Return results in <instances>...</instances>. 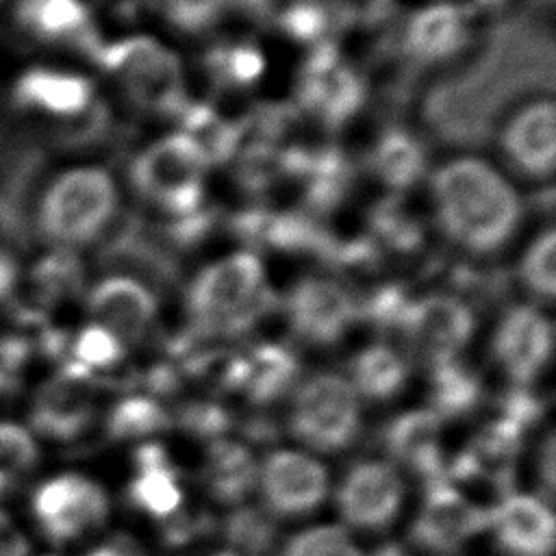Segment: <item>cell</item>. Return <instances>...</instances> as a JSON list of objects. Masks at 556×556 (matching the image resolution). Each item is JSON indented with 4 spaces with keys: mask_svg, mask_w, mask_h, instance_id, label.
<instances>
[{
    "mask_svg": "<svg viewBox=\"0 0 556 556\" xmlns=\"http://www.w3.org/2000/svg\"><path fill=\"white\" fill-rule=\"evenodd\" d=\"M211 530V519L206 515H198V513H174L163 521L161 534H163V543L169 547H178V545H187L191 543L195 536L204 534Z\"/></svg>",
    "mask_w": 556,
    "mask_h": 556,
    "instance_id": "60d3db41",
    "label": "cell"
},
{
    "mask_svg": "<svg viewBox=\"0 0 556 556\" xmlns=\"http://www.w3.org/2000/svg\"><path fill=\"white\" fill-rule=\"evenodd\" d=\"M174 417L148 395H130L119 400L106 415V437L113 441L143 439L167 430Z\"/></svg>",
    "mask_w": 556,
    "mask_h": 556,
    "instance_id": "1f68e13d",
    "label": "cell"
},
{
    "mask_svg": "<svg viewBox=\"0 0 556 556\" xmlns=\"http://www.w3.org/2000/svg\"><path fill=\"white\" fill-rule=\"evenodd\" d=\"M493 356L515 387H526L552 356V324L532 306H515L500 321Z\"/></svg>",
    "mask_w": 556,
    "mask_h": 556,
    "instance_id": "ffe728a7",
    "label": "cell"
},
{
    "mask_svg": "<svg viewBox=\"0 0 556 556\" xmlns=\"http://www.w3.org/2000/svg\"><path fill=\"white\" fill-rule=\"evenodd\" d=\"M96 395L98 380L93 374L74 363H63L33 393L28 410L30 432L59 443L76 441L93 421Z\"/></svg>",
    "mask_w": 556,
    "mask_h": 556,
    "instance_id": "4fadbf2b",
    "label": "cell"
},
{
    "mask_svg": "<svg viewBox=\"0 0 556 556\" xmlns=\"http://www.w3.org/2000/svg\"><path fill=\"white\" fill-rule=\"evenodd\" d=\"M371 556H408V554H406L404 547H400L397 543H384V545H380Z\"/></svg>",
    "mask_w": 556,
    "mask_h": 556,
    "instance_id": "bcb514c9",
    "label": "cell"
},
{
    "mask_svg": "<svg viewBox=\"0 0 556 556\" xmlns=\"http://www.w3.org/2000/svg\"><path fill=\"white\" fill-rule=\"evenodd\" d=\"M554 254H556V235L554 226L547 224L521 254L519 261V278L523 287L545 302H549L556 293V278H554Z\"/></svg>",
    "mask_w": 556,
    "mask_h": 556,
    "instance_id": "836d02e7",
    "label": "cell"
},
{
    "mask_svg": "<svg viewBox=\"0 0 556 556\" xmlns=\"http://www.w3.org/2000/svg\"><path fill=\"white\" fill-rule=\"evenodd\" d=\"M491 156L523 187H552L556 172V102L552 91H530L497 113Z\"/></svg>",
    "mask_w": 556,
    "mask_h": 556,
    "instance_id": "52a82bcc",
    "label": "cell"
},
{
    "mask_svg": "<svg viewBox=\"0 0 556 556\" xmlns=\"http://www.w3.org/2000/svg\"><path fill=\"white\" fill-rule=\"evenodd\" d=\"M539 473L543 478L545 484V495L549 497L554 491V437L547 434L543 450H541V465H539Z\"/></svg>",
    "mask_w": 556,
    "mask_h": 556,
    "instance_id": "f6af8a7d",
    "label": "cell"
},
{
    "mask_svg": "<svg viewBox=\"0 0 556 556\" xmlns=\"http://www.w3.org/2000/svg\"><path fill=\"white\" fill-rule=\"evenodd\" d=\"M289 428L319 452H339L358 437V393L339 374H317L295 391Z\"/></svg>",
    "mask_w": 556,
    "mask_h": 556,
    "instance_id": "ba28073f",
    "label": "cell"
},
{
    "mask_svg": "<svg viewBox=\"0 0 556 556\" xmlns=\"http://www.w3.org/2000/svg\"><path fill=\"white\" fill-rule=\"evenodd\" d=\"M404 486L397 471L378 460L354 465L337 491L341 517L361 530H382L400 513Z\"/></svg>",
    "mask_w": 556,
    "mask_h": 556,
    "instance_id": "e0dca14e",
    "label": "cell"
},
{
    "mask_svg": "<svg viewBox=\"0 0 556 556\" xmlns=\"http://www.w3.org/2000/svg\"><path fill=\"white\" fill-rule=\"evenodd\" d=\"M20 285V265L11 252L0 250V304L11 300Z\"/></svg>",
    "mask_w": 556,
    "mask_h": 556,
    "instance_id": "7bdbcfd3",
    "label": "cell"
},
{
    "mask_svg": "<svg viewBox=\"0 0 556 556\" xmlns=\"http://www.w3.org/2000/svg\"><path fill=\"white\" fill-rule=\"evenodd\" d=\"M280 556H363L350 536L334 526H321L293 536Z\"/></svg>",
    "mask_w": 556,
    "mask_h": 556,
    "instance_id": "74e56055",
    "label": "cell"
},
{
    "mask_svg": "<svg viewBox=\"0 0 556 556\" xmlns=\"http://www.w3.org/2000/svg\"><path fill=\"white\" fill-rule=\"evenodd\" d=\"M276 304L258 254L235 250L202 267L191 280L185 295L191 321L187 332L198 341L245 334L271 315Z\"/></svg>",
    "mask_w": 556,
    "mask_h": 556,
    "instance_id": "5b68a950",
    "label": "cell"
},
{
    "mask_svg": "<svg viewBox=\"0 0 556 556\" xmlns=\"http://www.w3.org/2000/svg\"><path fill=\"white\" fill-rule=\"evenodd\" d=\"M137 476L128 484V502L154 519H167L182 502L176 467L161 443H141L135 450Z\"/></svg>",
    "mask_w": 556,
    "mask_h": 556,
    "instance_id": "484cf974",
    "label": "cell"
},
{
    "mask_svg": "<svg viewBox=\"0 0 556 556\" xmlns=\"http://www.w3.org/2000/svg\"><path fill=\"white\" fill-rule=\"evenodd\" d=\"M85 291V267L76 252L50 248L28 271V306L24 317L41 321L43 311L61 302H72Z\"/></svg>",
    "mask_w": 556,
    "mask_h": 556,
    "instance_id": "4316f807",
    "label": "cell"
},
{
    "mask_svg": "<svg viewBox=\"0 0 556 556\" xmlns=\"http://www.w3.org/2000/svg\"><path fill=\"white\" fill-rule=\"evenodd\" d=\"M258 482L267 513L280 517L315 510L328 491L324 465L291 450L269 454L258 469Z\"/></svg>",
    "mask_w": 556,
    "mask_h": 556,
    "instance_id": "2e32d148",
    "label": "cell"
},
{
    "mask_svg": "<svg viewBox=\"0 0 556 556\" xmlns=\"http://www.w3.org/2000/svg\"><path fill=\"white\" fill-rule=\"evenodd\" d=\"M124 358V345L98 324L85 326L74 339H70L65 363H74L89 374L111 369Z\"/></svg>",
    "mask_w": 556,
    "mask_h": 556,
    "instance_id": "e575fe53",
    "label": "cell"
},
{
    "mask_svg": "<svg viewBox=\"0 0 556 556\" xmlns=\"http://www.w3.org/2000/svg\"><path fill=\"white\" fill-rule=\"evenodd\" d=\"M300 376L298 356L278 343H263L243 356H230L222 387L241 391L252 404H271Z\"/></svg>",
    "mask_w": 556,
    "mask_h": 556,
    "instance_id": "7402d4cb",
    "label": "cell"
},
{
    "mask_svg": "<svg viewBox=\"0 0 556 556\" xmlns=\"http://www.w3.org/2000/svg\"><path fill=\"white\" fill-rule=\"evenodd\" d=\"M332 28L374 30L387 24L395 11V0H321Z\"/></svg>",
    "mask_w": 556,
    "mask_h": 556,
    "instance_id": "8d00e7d4",
    "label": "cell"
},
{
    "mask_svg": "<svg viewBox=\"0 0 556 556\" xmlns=\"http://www.w3.org/2000/svg\"><path fill=\"white\" fill-rule=\"evenodd\" d=\"M213 556H237V554H232V552H219V554H213Z\"/></svg>",
    "mask_w": 556,
    "mask_h": 556,
    "instance_id": "7dc6e473",
    "label": "cell"
},
{
    "mask_svg": "<svg viewBox=\"0 0 556 556\" xmlns=\"http://www.w3.org/2000/svg\"><path fill=\"white\" fill-rule=\"evenodd\" d=\"M15 111L61 132L89 137L109 124V102L91 72L63 63H30L11 83Z\"/></svg>",
    "mask_w": 556,
    "mask_h": 556,
    "instance_id": "8992f818",
    "label": "cell"
},
{
    "mask_svg": "<svg viewBox=\"0 0 556 556\" xmlns=\"http://www.w3.org/2000/svg\"><path fill=\"white\" fill-rule=\"evenodd\" d=\"M93 324L111 332L124 348L139 343L156 315V293L143 282L109 271L87 293Z\"/></svg>",
    "mask_w": 556,
    "mask_h": 556,
    "instance_id": "ac0fdd59",
    "label": "cell"
},
{
    "mask_svg": "<svg viewBox=\"0 0 556 556\" xmlns=\"http://www.w3.org/2000/svg\"><path fill=\"white\" fill-rule=\"evenodd\" d=\"M491 528L506 556H552L554 517L541 500L528 495L504 497L493 510Z\"/></svg>",
    "mask_w": 556,
    "mask_h": 556,
    "instance_id": "603a6c76",
    "label": "cell"
},
{
    "mask_svg": "<svg viewBox=\"0 0 556 556\" xmlns=\"http://www.w3.org/2000/svg\"><path fill=\"white\" fill-rule=\"evenodd\" d=\"M89 61L113 87L117 102L139 117L178 119L189 104V70L174 39L148 28L102 35Z\"/></svg>",
    "mask_w": 556,
    "mask_h": 556,
    "instance_id": "3957f363",
    "label": "cell"
},
{
    "mask_svg": "<svg viewBox=\"0 0 556 556\" xmlns=\"http://www.w3.org/2000/svg\"><path fill=\"white\" fill-rule=\"evenodd\" d=\"M28 539L26 534L17 528V523L0 510V556H28Z\"/></svg>",
    "mask_w": 556,
    "mask_h": 556,
    "instance_id": "b9f144b4",
    "label": "cell"
},
{
    "mask_svg": "<svg viewBox=\"0 0 556 556\" xmlns=\"http://www.w3.org/2000/svg\"><path fill=\"white\" fill-rule=\"evenodd\" d=\"M174 424H178L185 432L198 439H211L217 441L224 437V432L232 426L230 413L219 406V404H208V402H191L185 404Z\"/></svg>",
    "mask_w": 556,
    "mask_h": 556,
    "instance_id": "ab89813d",
    "label": "cell"
},
{
    "mask_svg": "<svg viewBox=\"0 0 556 556\" xmlns=\"http://www.w3.org/2000/svg\"><path fill=\"white\" fill-rule=\"evenodd\" d=\"M224 534L235 549L248 556H267L276 543L278 530L269 513L254 506H241L226 517Z\"/></svg>",
    "mask_w": 556,
    "mask_h": 556,
    "instance_id": "d6a6232c",
    "label": "cell"
},
{
    "mask_svg": "<svg viewBox=\"0 0 556 556\" xmlns=\"http://www.w3.org/2000/svg\"><path fill=\"white\" fill-rule=\"evenodd\" d=\"M363 74L332 41L308 48L295 74V106L313 122L334 128L350 122L365 104Z\"/></svg>",
    "mask_w": 556,
    "mask_h": 556,
    "instance_id": "9c48e42d",
    "label": "cell"
},
{
    "mask_svg": "<svg viewBox=\"0 0 556 556\" xmlns=\"http://www.w3.org/2000/svg\"><path fill=\"white\" fill-rule=\"evenodd\" d=\"M493 510L471 502L447 480L426 484L424 506L410 528V539L437 556H454L478 532L491 526Z\"/></svg>",
    "mask_w": 556,
    "mask_h": 556,
    "instance_id": "5bb4252c",
    "label": "cell"
},
{
    "mask_svg": "<svg viewBox=\"0 0 556 556\" xmlns=\"http://www.w3.org/2000/svg\"><path fill=\"white\" fill-rule=\"evenodd\" d=\"M350 374V384L356 393L369 400H391L404 389L410 367L402 354L384 343H376L352 358Z\"/></svg>",
    "mask_w": 556,
    "mask_h": 556,
    "instance_id": "f1b7e54d",
    "label": "cell"
},
{
    "mask_svg": "<svg viewBox=\"0 0 556 556\" xmlns=\"http://www.w3.org/2000/svg\"><path fill=\"white\" fill-rule=\"evenodd\" d=\"M87 556H143L137 547V543L124 534H117L109 539L106 543L93 547Z\"/></svg>",
    "mask_w": 556,
    "mask_h": 556,
    "instance_id": "ee69618b",
    "label": "cell"
},
{
    "mask_svg": "<svg viewBox=\"0 0 556 556\" xmlns=\"http://www.w3.org/2000/svg\"><path fill=\"white\" fill-rule=\"evenodd\" d=\"M37 463L39 445L30 428L11 419H0V476L15 482L20 476L33 471Z\"/></svg>",
    "mask_w": 556,
    "mask_h": 556,
    "instance_id": "d590c367",
    "label": "cell"
},
{
    "mask_svg": "<svg viewBox=\"0 0 556 556\" xmlns=\"http://www.w3.org/2000/svg\"><path fill=\"white\" fill-rule=\"evenodd\" d=\"M482 22L463 0H426L400 26V50L419 70L452 65L469 54Z\"/></svg>",
    "mask_w": 556,
    "mask_h": 556,
    "instance_id": "30bf717a",
    "label": "cell"
},
{
    "mask_svg": "<svg viewBox=\"0 0 556 556\" xmlns=\"http://www.w3.org/2000/svg\"><path fill=\"white\" fill-rule=\"evenodd\" d=\"M291 332L311 345H332L358 319V298L330 278H302L285 300Z\"/></svg>",
    "mask_w": 556,
    "mask_h": 556,
    "instance_id": "9a60e30c",
    "label": "cell"
},
{
    "mask_svg": "<svg viewBox=\"0 0 556 556\" xmlns=\"http://www.w3.org/2000/svg\"><path fill=\"white\" fill-rule=\"evenodd\" d=\"M430 163L424 141L404 128L380 132L365 154L367 172L389 195H404L415 185H424Z\"/></svg>",
    "mask_w": 556,
    "mask_h": 556,
    "instance_id": "d4e9b609",
    "label": "cell"
},
{
    "mask_svg": "<svg viewBox=\"0 0 556 556\" xmlns=\"http://www.w3.org/2000/svg\"><path fill=\"white\" fill-rule=\"evenodd\" d=\"M473 326L476 317L463 300L434 293L408 302L395 339L410 356L434 369L456 361L458 352L469 343Z\"/></svg>",
    "mask_w": 556,
    "mask_h": 556,
    "instance_id": "7c38bea8",
    "label": "cell"
},
{
    "mask_svg": "<svg viewBox=\"0 0 556 556\" xmlns=\"http://www.w3.org/2000/svg\"><path fill=\"white\" fill-rule=\"evenodd\" d=\"M30 510L39 532L50 543L63 545L100 528L109 515V500L91 478L65 471L33 491Z\"/></svg>",
    "mask_w": 556,
    "mask_h": 556,
    "instance_id": "8fae6325",
    "label": "cell"
},
{
    "mask_svg": "<svg viewBox=\"0 0 556 556\" xmlns=\"http://www.w3.org/2000/svg\"><path fill=\"white\" fill-rule=\"evenodd\" d=\"M256 478L258 467L245 445L228 439L211 441L204 463V482L217 502H241L252 491Z\"/></svg>",
    "mask_w": 556,
    "mask_h": 556,
    "instance_id": "83f0119b",
    "label": "cell"
},
{
    "mask_svg": "<svg viewBox=\"0 0 556 556\" xmlns=\"http://www.w3.org/2000/svg\"><path fill=\"white\" fill-rule=\"evenodd\" d=\"M202 74L213 89L245 93L263 85L267 76V54L258 41L245 35H222L206 39Z\"/></svg>",
    "mask_w": 556,
    "mask_h": 556,
    "instance_id": "cb8c5ba5",
    "label": "cell"
},
{
    "mask_svg": "<svg viewBox=\"0 0 556 556\" xmlns=\"http://www.w3.org/2000/svg\"><path fill=\"white\" fill-rule=\"evenodd\" d=\"M17 26L35 41L91 54L102 37L89 0H17Z\"/></svg>",
    "mask_w": 556,
    "mask_h": 556,
    "instance_id": "d6986e66",
    "label": "cell"
},
{
    "mask_svg": "<svg viewBox=\"0 0 556 556\" xmlns=\"http://www.w3.org/2000/svg\"><path fill=\"white\" fill-rule=\"evenodd\" d=\"M128 200L122 172L100 159H76L52 169L33 204V226L48 248L78 252L117 235Z\"/></svg>",
    "mask_w": 556,
    "mask_h": 556,
    "instance_id": "7a4b0ae2",
    "label": "cell"
},
{
    "mask_svg": "<svg viewBox=\"0 0 556 556\" xmlns=\"http://www.w3.org/2000/svg\"><path fill=\"white\" fill-rule=\"evenodd\" d=\"M443 419L430 408L408 410L391 419L382 430L384 450L424 480V484L445 480V458L441 450Z\"/></svg>",
    "mask_w": 556,
    "mask_h": 556,
    "instance_id": "44dd1931",
    "label": "cell"
},
{
    "mask_svg": "<svg viewBox=\"0 0 556 556\" xmlns=\"http://www.w3.org/2000/svg\"><path fill=\"white\" fill-rule=\"evenodd\" d=\"M213 167L208 152L193 135L180 126H167L139 141L119 172L128 198L161 222H174L208 206Z\"/></svg>",
    "mask_w": 556,
    "mask_h": 556,
    "instance_id": "277c9868",
    "label": "cell"
},
{
    "mask_svg": "<svg viewBox=\"0 0 556 556\" xmlns=\"http://www.w3.org/2000/svg\"><path fill=\"white\" fill-rule=\"evenodd\" d=\"M237 9V0H159L156 22L169 39H211Z\"/></svg>",
    "mask_w": 556,
    "mask_h": 556,
    "instance_id": "f546056e",
    "label": "cell"
},
{
    "mask_svg": "<svg viewBox=\"0 0 556 556\" xmlns=\"http://www.w3.org/2000/svg\"><path fill=\"white\" fill-rule=\"evenodd\" d=\"M96 20L111 22L115 33H128L148 28L150 20H156L159 0H89Z\"/></svg>",
    "mask_w": 556,
    "mask_h": 556,
    "instance_id": "f35d334b",
    "label": "cell"
},
{
    "mask_svg": "<svg viewBox=\"0 0 556 556\" xmlns=\"http://www.w3.org/2000/svg\"><path fill=\"white\" fill-rule=\"evenodd\" d=\"M430 410L445 419L469 415L482 402V382L458 361L430 369Z\"/></svg>",
    "mask_w": 556,
    "mask_h": 556,
    "instance_id": "4dcf8cb0",
    "label": "cell"
},
{
    "mask_svg": "<svg viewBox=\"0 0 556 556\" xmlns=\"http://www.w3.org/2000/svg\"><path fill=\"white\" fill-rule=\"evenodd\" d=\"M426 211L439 235L471 256L504 250L521 230L528 202L523 187L478 150H450L432 159L424 180Z\"/></svg>",
    "mask_w": 556,
    "mask_h": 556,
    "instance_id": "6da1fadb",
    "label": "cell"
}]
</instances>
